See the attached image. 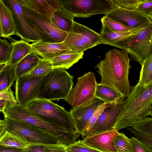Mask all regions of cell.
<instances>
[{
  "mask_svg": "<svg viewBox=\"0 0 152 152\" xmlns=\"http://www.w3.org/2000/svg\"><path fill=\"white\" fill-rule=\"evenodd\" d=\"M45 145L33 144L26 149L23 150L21 152H44Z\"/></svg>",
  "mask_w": 152,
  "mask_h": 152,
  "instance_id": "43",
  "label": "cell"
},
{
  "mask_svg": "<svg viewBox=\"0 0 152 152\" xmlns=\"http://www.w3.org/2000/svg\"><path fill=\"white\" fill-rule=\"evenodd\" d=\"M3 113L4 118L30 124L48 132L66 145L74 142L80 135L75 130L69 132L63 127L40 119L18 103L11 105L8 102Z\"/></svg>",
  "mask_w": 152,
  "mask_h": 152,
  "instance_id": "3",
  "label": "cell"
},
{
  "mask_svg": "<svg viewBox=\"0 0 152 152\" xmlns=\"http://www.w3.org/2000/svg\"><path fill=\"white\" fill-rule=\"evenodd\" d=\"M124 50L127 51L132 59L141 66L152 53V24L141 31Z\"/></svg>",
  "mask_w": 152,
  "mask_h": 152,
  "instance_id": "14",
  "label": "cell"
},
{
  "mask_svg": "<svg viewBox=\"0 0 152 152\" xmlns=\"http://www.w3.org/2000/svg\"><path fill=\"white\" fill-rule=\"evenodd\" d=\"M149 115L152 116V101L149 108Z\"/></svg>",
  "mask_w": 152,
  "mask_h": 152,
  "instance_id": "49",
  "label": "cell"
},
{
  "mask_svg": "<svg viewBox=\"0 0 152 152\" xmlns=\"http://www.w3.org/2000/svg\"><path fill=\"white\" fill-rule=\"evenodd\" d=\"M130 60L127 51L113 49L106 53L104 58L94 66L101 77L99 84L112 88L124 99L132 88L129 80Z\"/></svg>",
  "mask_w": 152,
  "mask_h": 152,
  "instance_id": "1",
  "label": "cell"
},
{
  "mask_svg": "<svg viewBox=\"0 0 152 152\" xmlns=\"http://www.w3.org/2000/svg\"><path fill=\"white\" fill-rule=\"evenodd\" d=\"M32 52L43 59L51 61L56 56L71 50L64 42L52 43L42 39L30 44Z\"/></svg>",
  "mask_w": 152,
  "mask_h": 152,
  "instance_id": "19",
  "label": "cell"
},
{
  "mask_svg": "<svg viewBox=\"0 0 152 152\" xmlns=\"http://www.w3.org/2000/svg\"><path fill=\"white\" fill-rule=\"evenodd\" d=\"M148 16L152 22V12Z\"/></svg>",
  "mask_w": 152,
  "mask_h": 152,
  "instance_id": "50",
  "label": "cell"
},
{
  "mask_svg": "<svg viewBox=\"0 0 152 152\" xmlns=\"http://www.w3.org/2000/svg\"><path fill=\"white\" fill-rule=\"evenodd\" d=\"M61 7L75 18H85L103 14L116 8L111 0H59Z\"/></svg>",
  "mask_w": 152,
  "mask_h": 152,
  "instance_id": "7",
  "label": "cell"
},
{
  "mask_svg": "<svg viewBox=\"0 0 152 152\" xmlns=\"http://www.w3.org/2000/svg\"><path fill=\"white\" fill-rule=\"evenodd\" d=\"M33 144L8 131L0 138V146L13 147L22 150L28 148Z\"/></svg>",
  "mask_w": 152,
  "mask_h": 152,
  "instance_id": "26",
  "label": "cell"
},
{
  "mask_svg": "<svg viewBox=\"0 0 152 152\" xmlns=\"http://www.w3.org/2000/svg\"><path fill=\"white\" fill-rule=\"evenodd\" d=\"M42 58L32 52L23 58L14 68L15 80H18L23 76L32 71Z\"/></svg>",
  "mask_w": 152,
  "mask_h": 152,
  "instance_id": "23",
  "label": "cell"
},
{
  "mask_svg": "<svg viewBox=\"0 0 152 152\" xmlns=\"http://www.w3.org/2000/svg\"><path fill=\"white\" fill-rule=\"evenodd\" d=\"M45 76L25 75L15 81V98L19 104L26 107L30 103L38 98Z\"/></svg>",
  "mask_w": 152,
  "mask_h": 152,
  "instance_id": "12",
  "label": "cell"
},
{
  "mask_svg": "<svg viewBox=\"0 0 152 152\" xmlns=\"http://www.w3.org/2000/svg\"><path fill=\"white\" fill-rule=\"evenodd\" d=\"M22 12L28 24L39 35L42 40L49 42H64L68 33L57 28L51 18L25 6H22Z\"/></svg>",
  "mask_w": 152,
  "mask_h": 152,
  "instance_id": "6",
  "label": "cell"
},
{
  "mask_svg": "<svg viewBox=\"0 0 152 152\" xmlns=\"http://www.w3.org/2000/svg\"><path fill=\"white\" fill-rule=\"evenodd\" d=\"M11 44L12 50L8 65L15 68L23 58L32 51L30 44L23 40H15Z\"/></svg>",
  "mask_w": 152,
  "mask_h": 152,
  "instance_id": "22",
  "label": "cell"
},
{
  "mask_svg": "<svg viewBox=\"0 0 152 152\" xmlns=\"http://www.w3.org/2000/svg\"><path fill=\"white\" fill-rule=\"evenodd\" d=\"M12 45L6 38L0 40V63H8L12 50Z\"/></svg>",
  "mask_w": 152,
  "mask_h": 152,
  "instance_id": "33",
  "label": "cell"
},
{
  "mask_svg": "<svg viewBox=\"0 0 152 152\" xmlns=\"http://www.w3.org/2000/svg\"><path fill=\"white\" fill-rule=\"evenodd\" d=\"M15 27L12 11L3 0H0V36L8 37L15 35Z\"/></svg>",
  "mask_w": 152,
  "mask_h": 152,
  "instance_id": "20",
  "label": "cell"
},
{
  "mask_svg": "<svg viewBox=\"0 0 152 152\" xmlns=\"http://www.w3.org/2000/svg\"><path fill=\"white\" fill-rule=\"evenodd\" d=\"M74 77L64 69L54 68L45 76L41 87L38 98L50 101L64 99L74 85Z\"/></svg>",
  "mask_w": 152,
  "mask_h": 152,
  "instance_id": "5",
  "label": "cell"
},
{
  "mask_svg": "<svg viewBox=\"0 0 152 152\" xmlns=\"http://www.w3.org/2000/svg\"><path fill=\"white\" fill-rule=\"evenodd\" d=\"M15 80L14 68L7 65L0 72V92L10 88Z\"/></svg>",
  "mask_w": 152,
  "mask_h": 152,
  "instance_id": "28",
  "label": "cell"
},
{
  "mask_svg": "<svg viewBox=\"0 0 152 152\" xmlns=\"http://www.w3.org/2000/svg\"><path fill=\"white\" fill-rule=\"evenodd\" d=\"M21 6L28 7L43 15L51 18L56 10L48 0H19Z\"/></svg>",
  "mask_w": 152,
  "mask_h": 152,
  "instance_id": "25",
  "label": "cell"
},
{
  "mask_svg": "<svg viewBox=\"0 0 152 152\" xmlns=\"http://www.w3.org/2000/svg\"><path fill=\"white\" fill-rule=\"evenodd\" d=\"M8 64V63H0V72L4 69Z\"/></svg>",
  "mask_w": 152,
  "mask_h": 152,
  "instance_id": "48",
  "label": "cell"
},
{
  "mask_svg": "<svg viewBox=\"0 0 152 152\" xmlns=\"http://www.w3.org/2000/svg\"><path fill=\"white\" fill-rule=\"evenodd\" d=\"M101 21H103L111 30L115 32L125 31L132 28L105 15L102 18Z\"/></svg>",
  "mask_w": 152,
  "mask_h": 152,
  "instance_id": "34",
  "label": "cell"
},
{
  "mask_svg": "<svg viewBox=\"0 0 152 152\" xmlns=\"http://www.w3.org/2000/svg\"><path fill=\"white\" fill-rule=\"evenodd\" d=\"M8 102L5 99H0V111L3 113Z\"/></svg>",
  "mask_w": 152,
  "mask_h": 152,
  "instance_id": "47",
  "label": "cell"
},
{
  "mask_svg": "<svg viewBox=\"0 0 152 152\" xmlns=\"http://www.w3.org/2000/svg\"><path fill=\"white\" fill-rule=\"evenodd\" d=\"M114 141L117 152H132L131 139L123 133L118 132Z\"/></svg>",
  "mask_w": 152,
  "mask_h": 152,
  "instance_id": "30",
  "label": "cell"
},
{
  "mask_svg": "<svg viewBox=\"0 0 152 152\" xmlns=\"http://www.w3.org/2000/svg\"><path fill=\"white\" fill-rule=\"evenodd\" d=\"M74 18L72 15L61 7L54 12L50 18L56 26L68 33L72 28Z\"/></svg>",
  "mask_w": 152,
  "mask_h": 152,
  "instance_id": "24",
  "label": "cell"
},
{
  "mask_svg": "<svg viewBox=\"0 0 152 152\" xmlns=\"http://www.w3.org/2000/svg\"><path fill=\"white\" fill-rule=\"evenodd\" d=\"M0 99L7 101L11 105H14L18 103L14 96L13 92L10 88L6 89L0 92Z\"/></svg>",
  "mask_w": 152,
  "mask_h": 152,
  "instance_id": "39",
  "label": "cell"
},
{
  "mask_svg": "<svg viewBox=\"0 0 152 152\" xmlns=\"http://www.w3.org/2000/svg\"><path fill=\"white\" fill-rule=\"evenodd\" d=\"M152 82V53L145 60L140 72L138 83L144 85Z\"/></svg>",
  "mask_w": 152,
  "mask_h": 152,
  "instance_id": "29",
  "label": "cell"
},
{
  "mask_svg": "<svg viewBox=\"0 0 152 152\" xmlns=\"http://www.w3.org/2000/svg\"><path fill=\"white\" fill-rule=\"evenodd\" d=\"M132 152H152V149L145 142L136 137H131Z\"/></svg>",
  "mask_w": 152,
  "mask_h": 152,
  "instance_id": "37",
  "label": "cell"
},
{
  "mask_svg": "<svg viewBox=\"0 0 152 152\" xmlns=\"http://www.w3.org/2000/svg\"><path fill=\"white\" fill-rule=\"evenodd\" d=\"M66 150L67 152H102L88 146L80 140L66 145Z\"/></svg>",
  "mask_w": 152,
  "mask_h": 152,
  "instance_id": "35",
  "label": "cell"
},
{
  "mask_svg": "<svg viewBox=\"0 0 152 152\" xmlns=\"http://www.w3.org/2000/svg\"><path fill=\"white\" fill-rule=\"evenodd\" d=\"M124 99H122L109 104L95 124L83 136V139L93 135L115 130V125L124 107Z\"/></svg>",
  "mask_w": 152,
  "mask_h": 152,
  "instance_id": "11",
  "label": "cell"
},
{
  "mask_svg": "<svg viewBox=\"0 0 152 152\" xmlns=\"http://www.w3.org/2000/svg\"><path fill=\"white\" fill-rule=\"evenodd\" d=\"M136 10L148 16L152 12V0H142Z\"/></svg>",
  "mask_w": 152,
  "mask_h": 152,
  "instance_id": "40",
  "label": "cell"
},
{
  "mask_svg": "<svg viewBox=\"0 0 152 152\" xmlns=\"http://www.w3.org/2000/svg\"><path fill=\"white\" fill-rule=\"evenodd\" d=\"M105 15L118 21L131 28L145 23H152L149 17L137 10L116 7Z\"/></svg>",
  "mask_w": 152,
  "mask_h": 152,
  "instance_id": "17",
  "label": "cell"
},
{
  "mask_svg": "<svg viewBox=\"0 0 152 152\" xmlns=\"http://www.w3.org/2000/svg\"><path fill=\"white\" fill-rule=\"evenodd\" d=\"M118 132L115 130L105 132L86 137L82 141L88 146L102 152H117L114 138Z\"/></svg>",
  "mask_w": 152,
  "mask_h": 152,
  "instance_id": "18",
  "label": "cell"
},
{
  "mask_svg": "<svg viewBox=\"0 0 152 152\" xmlns=\"http://www.w3.org/2000/svg\"><path fill=\"white\" fill-rule=\"evenodd\" d=\"M22 150L13 147L0 146V152H21Z\"/></svg>",
  "mask_w": 152,
  "mask_h": 152,
  "instance_id": "45",
  "label": "cell"
},
{
  "mask_svg": "<svg viewBox=\"0 0 152 152\" xmlns=\"http://www.w3.org/2000/svg\"><path fill=\"white\" fill-rule=\"evenodd\" d=\"M35 116L47 122L73 132L74 126L70 112L64 108L43 99H37L26 107Z\"/></svg>",
  "mask_w": 152,
  "mask_h": 152,
  "instance_id": "4",
  "label": "cell"
},
{
  "mask_svg": "<svg viewBox=\"0 0 152 152\" xmlns=\"http://www.w3.org/2000/svg\"><path fill=\"white\" fill-rule=\"evenodd\" d=\"M53 69L51 61L42 59L32 71L24 75L42 76L53 71Z\"/></svg>",
  "mask_w": 152,
  "mask_h": 152,
  "instance_id": "31",
  "label": "cell"
},
{
  "mask_svg": "<svg viewBox=\"0 0 152 152\" xmlns=\"http://www.w3.org/2000/svg\"><path fill=\"white\" fill-rule=\"evenodd\" d=\"M66 146L62 144L45 145L44 152H67Z\"/></svg>",
  "mask_w": 152,
  "mask_h": 152,
  "instance_id": "41",
  "label": "cell"
},
{
  "mask_svg": "<svg viewBox=\"0 0 152 152\" xmlns=\"http://www.w3.org/2000/svg\"><path fill=\"white\" fill-rule=\"evenodd\" d=\"M152 101V82L144 85L138 83L132 87L127 99L122 113L115 126L119 130L142 121L149 115Z\"/></svg>",
  "mask_w": 152,
  "mask_h": 152,
  "instance_id": "2",
  "label": "cell"
},
{
  "mask_svg": "<svg viewBox=\"0 0 152 152\" xmlns=\"http://www.w3.org/2000/svg\"><path fill=\"white\" fill-rule=\"evenodd\" d=\"M102 28L99 34L101 44L114 46L124 50L127 44L134 39L138 34L149 27L152 23H145L121 32H115L111 30L101 21Z\"/></svg>",
  "mask_w": 152,
  "mask_h": 152,
  "instance_id": "13",
  "label": "cell"
},
{
  "mask_svg": "<svg viewBox=\"0 0 152 152\" xmlns=\"http://www.w3.org/2000/svg\"><path fill=\"white\" fill-rule=\"evenodd\" d=\"M111 1L116 7L132 10L137 8L142 0H111Z\"/></svg>",
  "mask_w": 152,
  "mask_h": 152,
  "instance_id": "36",
  "label": "cell"
},
{
  "mask_svg": "<svg viewBox=\"0 0 152 152\" xmlns=\"http://www.w3.org/2000/svg\"><path fill=\"white\" fill-rule=\"evenodd\" d=\"M132 127L133 130L152 138V118L146 117Z\"/></svg>",
  "mask_w": 152,
  "mask_h": 152,
  "instance_id": "32",
  "label": "cell"
},
{
  "mask_svg": "<svg viewBox=\"0 0 152 152\" xmlns=\"http://www.w3.org/2000/svg\"><path fill=\"white\" fill-rule=\"evenodd\" d=\"M109 104L104 102L98 108L89 121L86 129L82 134V136L87 133L95 124L104 109Z\"/></svg>",
  "mask_w": 152,
  "mask_h": 152,
  "instance_id": "38",
  "label": "cell"
},
{
  "mask_svg": "<svg viewBox=\"0 0 152 152\" xmlns=\"http://www.w3.org/2000/svg\"><path fill=\"white\" fill-rule=\"evenodd\" d=\"M99 99L107 104L115 102L120 99H124L120 94L106 86L97 84L94 95Z\"/></svg>",
  "mask_w": 152,
  "mask_h": 152,
  "instance_id": "27",
  "label": "cell"
},
{
  "mask_svg": "<svg viewBox=\"0 0 152 152\" xmlns=\"http://www.w3.org/2000/svg\"><path fill=\"white\" fill-rule=\"evenodd\" d=\"M11 10L15 27V35L27 42L33 43L41 39L38 33L27 23L19 0H3Z\"/></svg>",
  "mask_w": 152,
  "mask_h": 152,
  "instance_id": "15",
  "label": "cell"
},
{
  "mask_svg": "<svg viewBox=\"0 0 152 152\" xmlns=\"http://www.w3.org/2000/svg\"><path fill=\"white\" fill-rule=\"evenodd\" d=\"M4 118L7 123V131L31 143L45 145L63 144L55 137L35 126L24 122Z\"/></svg>",
  "mask_w": 152,
  "mask_h": 152,
  "instance_id": "8",
  "label": "cell"
},
{
  "mask_svg": "<svg viewBox=\"0 0 152 152\" xmlns=\"http://www.w3.org/2000/svg\"><path fill=\"white\" fill-rule=\"evenodd\" d=\"M131 133L135 135L136 137L146 143L152 149V138L147 135L141 133L132 128H128Z\"/></svg>",
  "mask_w": 152,
  "mask_h": 152,
  "instance_id": "42",
  "label": "cell"
},
{
  "mask_svg": "<svg viewBox=\"0 0 152 152\" xmlns=\"http://www.w3.org/2000/svg\"><path fill=\"white\" fill-rule=\"evenodd\" d=\"M104 103L102 100L95 98L87 104L73 107L70 109L74 130L82 135L96 110Z\"/></svg>",
  "mask_w": 152,
  "mask_h": 152,
  "instance_id": "16",
  "label": "cell"
},
{
  "mask_svg": "<svg viewBox=\"0 0 152 152\" xmlns=\"http://www.w3.org/2000/svg\"><path fill=\"white\" fill-rule=\"evenodd\" d=\"M83 54V52L71 50L56 56L51 61L54 69H68L82 58Z\"/></svg>",
  "mask_w": 152,
  "mask_h": 152,
  "instance_id": "21",
  "label": "cell"
},
{
  "mask_svg": "<svg viewBox=\"0 0 152 152\" xmlns=\"http://www.w3.org/2000/svg\"><path fill=\"white\" fill-rule=\"evenodd\" d=\"M48 1L52 7L56 10H57L60 8L61 6L59 0H48Z\"/></svg>",
  "mask_w": 152,
  "mask_h": 152,
  "instance_id": "46",
  "label": "cell"
},
{
  "mask_svg": "<svg viewBox=\"0 0 152 152\" xmlns=\"http://www.w3.org/2000/svg\"><path fill=\"white\" fill-rule=\"evenodd\" d=\"M77 83L69 94L66 101L73 107L88 103L96 97L94 95L97 83L95 74L85 73L77 79Z\"/></svg>",
  "mask_w": 152,
  "mask_h": 152,
  "instance_id": "10",
  "label": "cell"
},
{
  "mask_svg": "<svg viewBox=\"0 0 152 152\" xmlns=\"http://www.w3.org/2000/svg\"><path fill=\"white\" fill-rule=\"evenodd\" d=\"M64 42L72 50L83 52L101 44L100 34L87 26L73 21Z\"/></svg>",
  "mask_w": 152,
  "mask_h": 152,
  "instance_id": "9",
  "label": "cell"
},
{
  "mask_svg": "<svg viewBox=\"0 0 152 152\" xmlns=\"http://www.w3.org/2000/svg\"><path fill=\"white\" fill-rule=\"evenodd\" d=\"M8 125L5 118L0 120V138L2 137L7 131Z\"/></svg>",
  "mask_w": 152,
  "mask_h": 152,
  "instance_id": "44",
  "label": "cell"
}]
</instances>
